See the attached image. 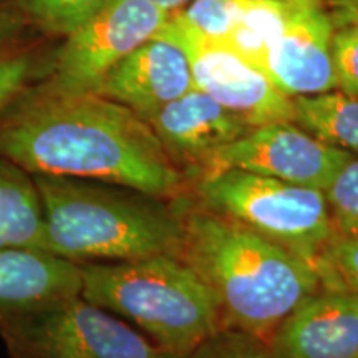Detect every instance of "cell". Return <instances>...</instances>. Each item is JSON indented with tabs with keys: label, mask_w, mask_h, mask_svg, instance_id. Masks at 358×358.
Listing matches in <instances>:
<instances>
[{
	"label": "cell",
	"mask_w": 358,
	"mask_h": 358,
	"mask_svg": "<svg viewBox=\"0 0 358 358\" xmlns=\"http://www.w3.org/2000/svg\"><path fill=\"white\" fill-rule=\"evenodd\" d=\"M0 156L32 176L96 179L164 199L182 187V171L140 115L100 93L47 83L2 111Z\"/></svg>",
	"instance_id": "obj_1"
},
{
	"label": "cell",
	"mask_w": 358,
	"mask_h": 358,
	"mask_svg": "<svg viewBox=\"0 0 358 358\" xmlns=\"http://www.w3.org/2000/svg\"><path fill=\"white\" fill-rule=\"evenodd\" d=\"M179 257L217 297L226 329L268 340L308 295L322 289L310 262L208 209L182 211Z\"/></svg>",
	"instance_id": "obj_2"
},
{
	"label": "cell",
	"mask_w": 358,
	"mask_h": 358,
	"mask_svg": "<svg viewBox=\"0 0 358 358\" xmlns=\"http://www.w3.org/2000/svg\"><path fill=\"white\" fill-rule=\"evenodd\" d=\"M43 211V250L77 264L179 256L182 211L134 187L34 174Z\"/></svg>",
	"instance_id": "obj_3"
},
{
	"label": "cell",
	"mask_w": 358,
	"mask_h": 358,
	"mask_svg": "<svg viewBox=\"0 0 358 358\" xmlns=\"http://www.w3.org/2000/svg\"><path fill=\"white\" fill-rule=\"evenodd\" d=\"M82 267V295L129 322L169 355L182 358L224 329L217 297L179 256Z\"/></svg>",
	"instance_id": "obj_4"
},
{
	"label": "cell",
	"mask_w": 358,
	"mask_h": 358,
	"mask_svg": "<svg viewBox=\"0 0 358 358\" xmlns=\"http://www.w3.org/2000/svg\"><path fill=\"white\" fill-rule=\"evenodd\" d=\"M201 206L284 245L315 267L335 227L325 191L243 169L201 174ZM317 271V268H315Z\"/></svg>",
	"instance_id": "obj_5"
},
{
	"label": "cell",
	"mask_w": 358,
	"mask_h": 358,
	"mask_svg": "<svg viewBox=\"0 0 358 358\" xmlns=\"http://www.w3.org/2000/svg\"><path fill=\"white\" fill-rule=\"evenodd\" d=\"M12 358H176L82 295L0 317Z\"/></svg>",
	"instance_id": "obj_6"
},
{
	"label": "cell",
	"mask_w": 358,
	"mask_h": 358,
	"mask_svg": "<svg viewBox=\"0 0 358 358\" xmlns=\"http://www.w3.org/2000/svg\"><path fill=\"white\" fill-rule=\"evenodd\" d=\"M171 17L151 0H113L65 37L47 85L64 92H95L116 64L158 35Z\"/></svg>",
	"instance_id": "obj_7"
},
{
	"label": "cell",
	"mask_w": 358,
	"mask_h": 358,
	"mask_svg": "<svg viewBox=\"0 0 358 358\" xmlns=\"http://www.w3.org/2000/svg\"><path fill=\"white\" fill-rule=\"evenodd\" d=\"M352 158L355 155L327 145L294 122H282L252 128L221 148L203 173L243 169L325 191Z\"/></svg>",
	"instance_id": "obj_8"
},
{
	"label": "cell",
	"mask_w": 358,
	"mask_h": 358,
	"mask_svg": "<svg viewBox=\"0 0 358 358\" xmlns=\"http://www.w3.org/2000/svg\"><path fill=\"white\" fill-rule=\"evenodd\" d=\"M164 29L189 57L194 87L241 116L250 128L294 122V98L282 93L239 53L227 45L199 37L174 17Z\"/></svg>",
	"instance_id": "obj_9"
},
{
	"label": "cell",
	"mask_w": 358,
	"mask_h": 358,
	"mask_svg": "<svg viewBox=\"0 0 358 358\" xmlns=\"http://www.w3.org/2000/svg\"><path fill=\"white\" fill-rule=\"evenodd\" d=\"M332 35L334 20L325 0H287L284 25L261 71L290 98L337 90Z\"/></svg>",
	"instance_id": "obj_10"
},
{
	"label": "cell",
	"mask_w": 358,
	"mask_h": 358,
	"mask_svg": "<svg viewBox=\"0 0 358 358\" xmlns=\"http://www.w3.org/2000/svg\"><path fill=\"white\" fill-rule=\"evenodd\" d=\"M194 88L189 57L163 29L103 77L93 93L133 110L143 120Z\"/></svg>",
	"instance_id": "obj_11"
},
{
	"label": "cell",
	"mask_w": 358,
	"mask_h": 358,
	"mask_svg": "<svg viewBox=\"0 0 358 358\" xmlns=\"http://www.w3.org/2000/svg\"><path fill=\"white\" fill-rule=\"evenodd\" d=\"M274 358H358V292L322 287L267 340Z\"/></svg>",
	"instance_id": "obj_12"
},
{
	"label": "cell",
	"mask_w": 358,
	"mask_h": 358,
	"mask_svg": "<svg viewBox=\"0 0 358 358\" xmlns=\"http://www.w3.org/2000/svg\"><path fill=\"white\" fill-rule=\"evenodd\" d=\"M146 122L181 171L198 173L204 171L221 148L252 129L241 116L196 87L164 105Z\"/></svg>",
	"instance_id": "obj_13"
},
{
	"label": "cell",
	"mask_w": 358,
	"mask_h": 358,
	"mask_svg": "<svg viewBox=\"0 0 358 358\" xmlns=\"http://www.w3.org/2000/svg\"><path fill=\"white\" fill-rule=\"evenodd\" d=\"M80 292V264L42 249H0V317Z\"/></svg>",
	"instance_id": "obj_14"
},
{
	"label": "cell",
	"mask_w": 358,
	"mask_h": 358,
	"mask_svg": "<svg viewBox=\"0 0 358 358\" xmlns=\"http://www.w3.org/2000/svg\"><path fill=\"white\" fill-rule=\"evenodd\" d=\"M42 249L43 211L35 179L0 156V249Z\"/></svg>",
	"instance_id": "obj_15"
},
{
	"label": "cell",
	"mask_w": 358,
	"mask_h": 358,
	"mask_svg": "<svg viewBox=\"0 0 358 358\" xmlns=\"http://www.w3.org/2000/svg\"><path fill=\"white\" fill-rule=\"evenodd\" d=\"M294 123L327 145L358 156V96L338 90L295 96Z\"/></svg>",
	"instance_id": "obj_16"
},
{
	"label": "cell",
	"mask_w": 358,
	"mask_h": 358,
	"mask_svg": "<svg viewBox=\"0 0 358 358\" xmlns=\"http://www.w3.org/2000/svg\"><path fill=\"white\" fill-rule=\"evenodd\" d=\"M287 0H245L239 20L224 43L250 65L262 70L264 60L284 25Z\"/></svg>",
	"instance_id": "obj_17"
},
{
	"label": "cell",
	"mask_w": 358,
	"mask_h": 358,
	"mask_svg": "<svg viewBox=\"0 0 358 358\" xmlns=\"http://www.w3.org/2000/svg\"><path fill=\"white\" fill-rule=\"evenodd\" d=\"M113 0H19V8L40 32L69 37Z\"/></svg>",
	"instance_id": "obj_18"
},
{
	"label": "cell",
	"mask_w": 358,
	"mask_h": 358,
	"mask_svg": "<svg viewBox=\"0 0 358 358\" xmlns=\"http://www.w3.org/2000/svg\"><path fill=\"white\" fill-rule=\"evenodd\" d=\"M245 0H191L174 19L199 37L224 42L239 20Z\"/></svg>",
	"instance_id": "obj_19"
},
{
	"label": "cell",
	"mask_w": 358,
	"mask_h": 358,
	"mask_svg": "<svg viewBox=\"0 0 358 358\" xmlns=\"http://www.w3.org/2000/svg\"><path fill=\"white\" fill-rule=\"evenodd\" d=\"M330 8L334 20L332 60L337 90L358 96V15Z\"/></svg>",
	"instance_id": "obj_20"
},
{
	"label": "cell",
	"mask_w": 358,
	"mask_h": 358,
	"mask_svg": "<svg viewBox=\"0 0 358 358\" xmlns=\"http://www.w3.org/2000/svg\"><path fill=\"white\" fill-rule=\"evenodd\" d=\"M322 287L358 292V236L335 234L315 264Z\"/></svg>",
	"instance_id": "obj_21"
},
{
	"label": "cell",
	"mask_w": 358,
	"mask_h": 358,
	"mask_svg": "<svg viewBox=\"0 0 358 358\" xmlns=\"http://www.w3.org/2000/svg\"><path fill=\"white\" fill-rule=\"evenodd\" d=\"M325 196L335 234L358 236V156L343 164Z\"/></svg>",
	"instance_id": "obj_22"
},
{
	"label": "cell",
	"mask_w": 358,
	"mask_h": 358,
	"mask_svg": "<svg viewBox=\"0 0 358 358\" xmlns=\"http://www.w3.org/2000/svg\"><path fill=\"white\" fill-rule=\"evenodd\" d=\"M182 358H274V355L267 340L224 327Z\"/></svg>",
	"instance_id": "obj_23"
},
{
	"label": "cell",
	"mask_w": 358,
	"mask_h": 358,
	"mask_svg": "<svg viewBox=\"0 0 358 358\" xmlns=\"http://www.w3.org/2000/svg\"><path fill=\"white\" fill-rule=\"evenodd\" d=\"M32 73V58L25 53L0 57V115L25 90Z\"/></svg>",
	"instance_id": "obj_24"
},
{
	"label": "cell",
	"mask_w": 358,
	"mask_h": 358,
	"mask_svg": "<svg viewBox=\"0 0 358 358\" xmlns=\"http://www.w3.org/2000/svg\"><path fill=\"white\" fill-rule=\"evenodd\" d=\"M151 2H155L156 6L164 8V10H168L169 13H173L174 15V13L182 10L191 0H151Z\"/></svg>",
	"instance_id": "obj_25"
},
{
	"label": "cell",
	"mask_w": 358,
	"mask_h": 358,
	"mask_svg": "<svg viewBox=\"0 0 358 358\" xmlns=\"http://www.w3.org/2000/svg\"><path fill=\"white\" fill-rule=\"evenodd\" d=\"M327 6L332 8H340V10H347L358 15V0H325Z\"/></svg>",
	"instance_id": "obj_26"
},
{
	"label": "cell",
	"mask_w": 358,
	"mask_h": 358,
	"mask_svg": "<svg viewBox=\"0 0 358 358\" xmlns=\"http://www.w3.org/2000/svg\"><path fill=\"white\" fill-rule=\"evenodd\" d=\"M8 2V0H0V8H2L3 6H6V3Z\"/></svg>",
	"instance_id": "obj_27"
}]
</instances>
